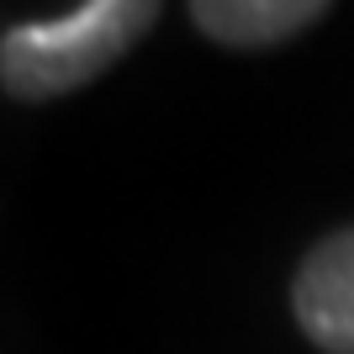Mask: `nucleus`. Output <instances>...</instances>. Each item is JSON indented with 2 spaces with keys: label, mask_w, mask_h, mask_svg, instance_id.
Returning a JSON list of instances; mask_svg holds the SVG:
<instances>
[{
  "label": "nucleus",
  "mask_w": 354,
  "mask_h": 354,
  "mask_svg": "<svg viewBox=\"0 0 354 354\" xmlns=\"http://www.w3.org/2000/svg\"><path fill=\"white\" fill-rule=\"evenodd\" d=\"M291 312L323 354H354V222L312 243L291 281Z\"/></svg>",
  "instance_id": "2"
},
{
  "label": "nucleus",
  "mask_w": 354,
  "mask_h": 354,
  "mask_svg": "<svg viewBox=\"0 0 354 354\" xmlns=\"http://www.w3.org/2000/svg\"><path fill=\"white\" fill-rule=\"evenodd\" d=\"M164 0H85L64 21L0 32V85L16 101H59L127 59L159 21Z\"/></svg>",
  "instance_id": "1"
},
{
  "label": "nucleus",
  "mask_w": 354,
  "mask_h": 354,
  "mask_svg": "<svg viewBox=\"0 0 354 354\" xmlns=\"http://www.w3.org/2000/svg\"><path fill=\"white\" fill-rule=\"evenodd\" d=\"M201 37L222 48H275L307 32L333 0H185Z\"/></svg>",
  "instance_id": "3"
}]
</instances>
